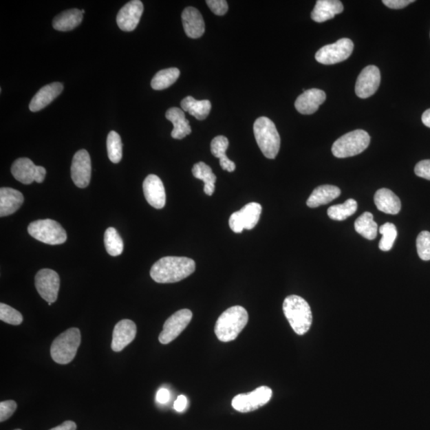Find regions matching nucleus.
<instances>
[{
  "mask_svg": "<svg viewBox=\"0 0 430 430\" xmlns=\"http://www.w3.org/2000/svg\"><path fill=\"white\" fill-rule=\"evenodd\" d=\"M195 270V262L185 257H164L151 267V277L160 284L179 282Z\"/></svg>",
  "mask_w": 430,
  "mask_h": 430,
  "instance_id": "f257e3e1",
  "label": "nucleus"
},
{
  "mask_svg": "<svg viewBox=\"0 0 430 430\" xmlns=\"http://www.w3.org/2000/svg\"><path fill=\"white\" fill-rule=\"evenodd\" d=\"M248 321L249 315L245 308L233 306L217 319L215 327V335L222 342L235 341L244 330Z\"/></svg>",
  "mask_w": 430,
  "mask_h": 430,
  "instance_id": "f03ea898",
  "label": "nucleus"
},
{
  "mask_svg": "<svg viewBox=\"0 0 430 430\" xmlns=\"http://www.w3.org/2000/svg\"><path fill=\"white\" fill-rule=\"evenodd\" d=\"M283 311L297 335H305L310 330L312 323L311 308L302 297L296 295L286 297L283 303Z\"/></svg>",
  "mask_w": 430,
  "mask_h": 430,
  "instance_id": "7ed1b4c3",
  "label": "nucleus"
},
{
  "mask_svg": "<svg viewBox=\"0 0 430 430\" xmlns=\"http://www.w3.org/2000/svg\"><path fill=\"white\" fill-rule=\"evenodd\" d=\"M254 133L258 147L268 159H275L281 147L280 135L272 121L261 116L256 120Z\"/></svg>",
  "mask_w": 430,
  "mask_h": 430,
  "instance_id": "20e7f679",
  "label": "nucleus"
},
{
  "mask_svg": "<svg viewBox=\"0 0 430 430\" xmlns=\"http://www.w3.org/2000/svg\"><path fill=\"white\" fill-rule=\"evenodd\" d=\"M80 344V330L76 327L69 328L55 338L50 347V355L55 363L65 365L74 361Z\"/></svg>",
  "mask_w": 430,
  "mask_h": 430,
  "instance_id": "39448f33",
  "label": "nucleus"
},
{
  "mask_svg": "<svg viewBox=\"0 0 430 430\" xmlns=\"http://www.w3.org/2000/svg\"><path fill=\"white\" fill-rule=\"evenodd\" d=\"M371 138L366 131L358 129L350 131L333 144L332 154L337 158H352L361 154L370 144Z\"/></svg>",
  "mask_w": 430,
  "mask_h": 430,
  "instance_id": "423d86ee",
  "label": "nucleus"
},
{
  "mask_svg": "<svg viewBox=\"0 0 430 430\" xmlns=\"http://www.w3.org/2000/svg\"><path fill=\"white\" fill-rule=\"evenodd\" d=\"M28 230L34 239L48 245H61L67 240L63 227L52 219L34 221L28 226Z\"/></svg>",
  "mask_w": 430,
  "mask_h": 430,
  "instance_id": "0eeeda50",
  "label": "nucleus"
},
{
  "mask_svg": "<svg viewBox=\"0 0 430 430\" xmlns=\"http://www.w3.org/2000/svg\"><path fill=\"white\" fill-rule=\"evenodd\" d=\"M272 396L270 387H260L250 393L237 394L233 398L232 407L241 413L255 411L269 402Z\"/></svg>",
  "mask_w": 430,
  "mask_h": 430,
  "instance_id": "6e6552de",
  "label": "nucleus"
},
{
  "mask_svg": "<svg viewBox=\"0 0 430 430\" xmlns=\"http://www.w3.org/2000/svg\"><path fill=\"white\" fill-rule=\"evenodd\" d=\"M353 50L354 43L352 40L344 38L319 50L315 58L321 64L334 65L347 60L351 56Z\"/></svg>",
  "mask_w": 430,
  "mask_h": 430,
  "instance_id": "1a4fd4ad",
  "label": "nucleus"
},
{
  "mask_svg": "<svg viewBox=\"0 0 430 430\" xmlns=\"http://www.w3.org/2000/svg\"><path fill=\"white\" fill-rule=\"evenodd\" d=\"M262 207L257 202H250L235 213H233L229 219L230 229L240 234L244 230L254 229L259 222Z\"/></svg>",
  "mask_w": 430,
  "mask_h": 430,
  "instance_id": "9d476101",
  "label": "nucleus"
},
{
  "mask_svg": "<svg viewBox=\"0 0 430 430\" xmlns=\"http://www.w3.org/2000/svg\"><path fill=\"white\" fill-rule=\"evenodd\" d=\"M14 178L23 184H32L33 182L41 184L45 180L47 171L41 166L35 165L32 160L19 158L12 166Z\"/></svg>",
  "mask_w": 430,
  "mask_h": 430,
  "instance_id": "9b49d317",
  "label": "nucleus"
},
{
  "mask_svg": "<svg viewBox=\"0 0 430 430\" xmlns=\"http://www.w3.org/2000/svg\"><path fill=\"white\" fill-rule=\"evenodd\" d=\"M192 316L193 314L189 310H181L174 313L164 323L163 331L159 336L160 342L162 344H169L175 340L189 326Z\"/></svg>",
  "mask_w": 430,
  "mask_h": 430,
  "instance_id": "f8f14e48",
  "label": "nucleus"
},
{
  "mask_svg": "<svg viewBox=\"0 0 430 430\" xmlns=\"http://www.w3.org/2000/svg\"><path fill=\"white\" fill-rule=\"evenodd\" d=\"M35 287L43 299L48 303H54L58 299L60 288L58 273L50 269L39 270L35 276Z\"/></svg>",
  "mask_w": 430,
  "mask_h": 430,
  "instance_id": "ddd939ff",
  "label": "nucleus"
},
{
  "mask_svg": "<svg viewBox=\"0 0 430 430\" xmlns=\"http://www.w3.org/2000/svg\"><path fill=\"white\" fill-rule=\"evenodd\" d=\"M380 83V70L376 65H368L358 75L356 84V94L359 98H370L376 94Z\"/></svg>",
  "mask_w": 430,
  "mask_h": 430,
  "instance_id": "4468645a",
  "label": "nucleus"
},
{
  "mask_svg": "<svg viewBox=\"0 0 430 430\" xmlns=\"http://www.w3.org/2000/svg\"><path fill=\"white\" fill-rule=\"evenodd\" d=\"M92 173L91 159L87 151L79 150L74 156L72 165V178L79 189L88 186Z\"/></svg>",
  "mask_w": 430,
  "mask_h": 430,
  "instance_id": "2eb2a0df",
  "label": "nucleus"
},
{
  "mask_svg": "<svg viewBox=\"0 0 430 430\" xmlns=\"http://www.w3.org/2000/svg\"><path fill=\"white\" fill-rule=\"evenodd\" d=\"M144 12V5L140 0H133L120 10L116 23L124 32H133L138 27Z\"/></svg>",
  "mask_w": 430,
  "mask_h": 430,
  "instance_id": "dca6fc26",
  "label": "nucleus"
},
{
  "mask_svg": "<svg viewBox=\"0 0 430 430\" xmlns=\"http://www.w3.org/2000/svg\"><path fill=\"white\" fill-rule=\"evenodd\" d=\"M145 199L156 209L164 208L166 204V193L163 182L158 175H149L143 183Z\"/></svg>",
  "mask_w": 430,
  "mask_h": 430,
  "instance_id": "f3484780",
  "label": "nucleus"
},
{
  "mask_svg": "<svg viewBox=\"0 0 430 430\" xmlns=\"http://www.w3.org/2000/svg\"><path fill=\"white\" fill-rule=\"evenodd\" d=\"M136 336V325L133 321L122 320L116 323L111 344L112 350L120 352L134 341Z\"/></svg>",
  "mask_w": 430,
  "mask_h": 430,
  "instance_id": "a211bd4d",
  "label": "nucleus"
},
{
  "mask_svg": "<svg viewBox=\"0 0 430 430\" xmlns=\"http://www.w3.org/2000/svg\"><path fill=\"white\" fill-rule=\"evenodd\" d=\"M326 94L319 89H311L305 91L295 103L296 109L301 114L311 115L315 114L320 105L325 103Z\"/></svg>",
  "mask_w": 430,
  "mask_h": 430,
  "instance_id": "6ab92c4d",
  "label": "nucleus"
},
{
  "mask_svg": "<svg viewBox=\"0 0 430 430\" xmlns=\"http://www.w3.org/2000/svg\"><path fill=\"white\" fill-rule=\"evenodd\" d=\"M63 90V85L60 83H54L45 85L39 92L34 95L29 105V109L32 112L39 111L47 107L48 105L58 97Z\"/></svg>",
  "mask_w": 430,
  "mask_h": 430,
  "instance_id": "aec40b11",
  "label": "nucleus"
},
{
  "mask_svg": "<svg viewBox=\"0 0 430 430\" xmlns=\"http://www.w3.org/2000/svg\"><path fill=\"white\" fill-rule=\"evenodd\" d=\"M185 33L189 38L199 39L205 32L204 20L202 14L195 8H185L182 14Z\"/></svg>",
  "mask_w": 430,
  "mask_h": 430,
  "instance_id": "412c9836",
  "label": "nucleus"
},
{
  "mask_svg": "<svg viewBox=\"0 0 430 430\" xmlns=\"http://www.w3.org/2000/svg\"><path fill=\"white\" fill-rule=\"evenodd\" d=\"M23 201L21 192L10 187H2L0 189V216L14 214L23 205Z\"/></svg>",
  "mask_w": 430,
  "mask_h": 430,
  "instance_id": "4be33fe9",
  "label": "nucleus"
},
{
  "mask_svg": "<svg viewBox=\"0 0 430 430\" xmlns=\"http://www.w3.org/2000/svg\"><path fill=\"white\" fill-rule=\"evenodd\" d=\"M343 12V5L338 0H318L311 14L313 21L323 23Z\"/></svg>",
  "mask_w": 430,
  "mask_h": 430,
  "instance_id": "5701e85b",
  "label": "nucleus"
},
{
  "mask_svg": "<svg viewBox=\"0 0 430 430\" xmlns=\"http://www.w3.org/2000/svg\"><path fill=\"white\" fill-rule=\"evenodd\" d=\"M374 204L378 211L388 215H397L401 211V201L391 190L382 189L374 195Z\"/></svg>",
  "mask_w": 430,
  "mask_h": 430,
  "instance_id": "b1692460",
  "label": "nucleus"
},
{
  "mask_svg": "<svg viewBox=\"0 0 430 430\" xmlns=\"http://www.w3.org/2000/svg\"><path fill=\"white\" fill-rule=\"evenodd\" d=\"M166 118L173 124L174 129L171 131V138L182 140L191 133L189 121L186 119L183 110L179 108H171L166 113Z\"/></svg>",
  "mask_w": 430,
  "mask_h": 430,
  "instance_id": "393cba45",
  "label": "nucleus"
},
{
  "mask_svg": "<svg viewBox=\"0 0 430 430\" xmlns=\"http://www.w3.org/2000/svg\"><path fill=\"white\" fill-rule=\"evenodd\" d=\"M341 193V189L336 186L322 185L318 186L308 199L307 205L311 208H315V207L330 204V202L338 198Z\"/></svg>",
  "mask_w": 430,
  "mask_h": 430,
  "instance_id": "a878e982",
  "label": "nucleus"
},
{
  "mask_svg": "<svg viewBox=\"0 0 430 430\" xmlns=\"http://www.w3.org/2000/svg\"><path fill=\"white\" fill-rule=\"evenodd\" d=\"M83 14L77 8L67 10L59 14L53 20V28L59 32H69L79 26L82 23Z\"/></svg>",
  "mask_w": 430,
  "mask_h": 430,
  "instance_id": "bb28decb",
  "label": "nucleus"
},
{
  "mask_svg": "<svg viewBox=\"0 0 430 430\" xmlns=\"http://www.w3.org/2000/svg\"><path fill=\"white\" fill-rule=\"evenodd\" d=\"M229 147V140L224 136H216L211 141V153L216 158L219 159V164L222 169L228 172L235 171L236 166L234 162L231 161L226 155V150Z\"/></svg>",
  "mask_w": 430,
  "mask_h": 430,
  "instance_id": "cd10ccee",
  "label": "nucleus"
},
{
  "mask_svg": "<svg viewBox=\"0 0 430 430\" xmlns=\"http://www.w3.org/2000/svg\"><path fill=\"white\" fill-rule=\"evenodd\" d=\"M181 107L196 119L202 120L208 116L211 103L208 100H198L189 96L181 101Z\"/></svg>",
  "mask_w": 430,
  "mask_h": 430,
  "instance_id": "c85d7f7f",
  "label": "nucleus"
},
{
  "mask_svg": "<svg viewBox=\"0 0 430 430\" xmlns=\"http://www.w3.org/2000/svg\"><path fill=\"white\" fill-rule=\"evenodd\" d=\"M192 173L196 179L204 182V192L207 195H213L215 190L216 175L212 171L210 166L200 162L194 165Z\"/></svg>",
  "mask_w": 430,
  "mask_h": 430,
  "instance_id": "c756f323",
  "label": "nucleus"
},
{
  "mask_svg": "<svg viewBox=\"0 0 430 430\" xmlns=\"http://www.w3.org/2000/svg\"><path fill=\"white\" fill-rule=\"evenodd\" d=\"M355 229L359 235L368 240H374L377 237L378 225L374 221V217L370 212H365L359 216L355 222Z\"/></svg>",
  "mask_w": 430,
  "mask_h": 430,
  "instance_id": "7c9ffc66",
  "label": "nucleus"
},
{
  "mask_svg": "<svg viewBox=\"0 0 430 430\" xmlns=\"http://www.w3.org/2000/svg\"><path fill=\"white\" fill-rule=\"evenodd\" d=\"M180 72L177 68L162 69L151 80V88L155 90H163L173 85L180 78Z\"/></svg>",
  "mask_w": 430,
  "mask_h": 430,
  "instance_id": "2f4dec72",
  "label": "nucleus"
},
{
  "mask_svg": "<svg viewBox=\"0 0 430 430\" xmlns=\"http://www.w3.org/2000/svg\"><path fill=\"white\" fill-rule=\"evenodd\" d=\"M357 206L356 200L352 199L347 200L343 204L330 207V209L327 210V215L333 220L343 221L356 213Z\"/></svg>",
  "mask_w": 430,
  "mask_h": 430,
  "instance_id": "473e14b6",
  "label": "nucleus"
},
{
  "mask_svg": "<svg viewBox=\"0 0 430 430\" xmlns=\"http://www.w3.org/2000/svg\"><path fill=\"white\" fill-rule=\"evenodd\" d=\"M105 245L108 254L113 257L119 256L124 250V242L114 227H109L105 233Z\"/></svg>",
  "mask_w": 430,
  "mask_h": 430,
  "instance_id": "72a5a7b5",
  "label": "nucleus"
},
{
  "mask_svg": "<svg viewBox=\"0 0 430 430\" xmlns=\"http://www.w3.org/2000/svg\"><path fill=\"white\" fill-rule=\"evenodd\" d=\"M109 158L114 164H118L122 159L123 144L120 136L115 131H111L107 138Z\"/></svg>",
  "mask_w": 430,
  "mask_h": 430,
  "instance_id": "f704fd0d",
  "label": "nucleus"
},
{
  "mask_svg": "<svg viewBox=\"0 0 430 430\" xmlns=\"http://www.w3.org/2000/svg\"><path fill=\"white\" fill-rule=\"evenodd\" d=\"M379 232L383 236L379 241V249L385 252L391 250L398 235L396 226L391 222H387L379 228Z\"/></svg>",
  "mask_w": 430,
  "mask_h": 430,
  "instance_id": "c9c22d12",
  "label": "nucleus"
},
{
  "mask_svg": "<svg viewBox=\"0 0 430 430\" xmlns=\"http://www.w3.org/2000/svg\"><path fill=\"white\" fill-rule=\"evenodd\" d=\"M0 320L12 325H19L23 321L21 313L6 303H0Z\"/></svg>",
  "mask_w": 430,
  "mask_h": 430,
  "instance_id": "e433bc0d",
  "label": "nucleus"
},
{
  "mask_svg": "<svg viewBox=\"0 0 430 430\" xmlns=\"http://www.w3.org/2000/svg\"><path fill=\"white\" fill-rule=\"evenodd\" d=\"M417 250L420 258L423 261L430 260V233L422 231L417 239Z\"/></svg>",
  "mask_w": 430,
  "mask_h": 430,
  "instance_id": "4c0bfd02",
  "label": "nucleus"
},
{
  "mask_svg": "<svg viewBox=\"0 0 430 430\" xmlns=\"http://www.w3.org/2000/svg\"><path fill=\"white\" fill-rule=\"evenodd\" d=\"M17 409V404L13 400L0 402V422H3L13 416Z\"/></svg>",
  "mask_w": 430,
  "mask_h": 430,
  "instance_id": "58836bf2",
  "label": "nucleus"
},
{
  "mask_svg": "<svg viewBox=\"0 0 430 430\" xmlns=\"http://www.w3.org/2000/svg\"><path fill=\"white\" fill-rule=\"evenodd\" d=\"M211 12L217 15H224L228 12V4L225 0H207L206 2Z\"/></svg>",
  "mask_w": 430,
  "mask_h": 430,
  "instance_id": "ea45409f",
  "label": "nucleus"
},
{
  "mask_svg": "<svg viewBox=\"0 0 430 430\" xmlns=\"http://www.w3.org/2000/svg\"><path fill=\"white\" fill-rule=\"evenodd\" d=\"M414 172L418 177L430 180V160L420 161L416 166Z\"/></svg>",
  "mask_w": 430,
  "mask_h": 430,
  "instance_id": "a19ab883",
  "label": "nucleus"
},
{
  "mask_svg": "<svg viewBox=\"0 0 430 430\" xmlns=\"http://www.w3.org/2000/svg\"><path fill=\"white\" fill-rule=\"evenodd\" d=\"M413 2V0H383V3L389 8L402 9Z\"/></svg>",
  "mask_w": 430,
  "mask_h": 430,
  "instance_id": "79ce46f5",
  "label": "nucleus"
},
{
  "mask_svg": "<svg viewBox=\"0 0 430 430\" xmlns=\"http://www.w3.org/2000/svg\"><path fill=\"white\" fill-rule=\"evenodd\" d=\"M170 391L168 389L161 388L156 394V401L160 404H165L170 400Z\"/></svg>",
  "mask_w": 430,
  "mask_h": 430,
  "instance_id": "37998d69",
  "label": "nucleus"
},
{
  "mask_svg": "<svg viewBox=\"0 0 430 430\" xmlns=\"http://www.w3.org/2000/svg\"><path fill=\"white\" fill-rule=\"evenodd\" d=\"M187 406V398L184 396H180L174 403V409L177 412H183Z\"/></svg>",
  "mask_w": 430,
  "mask_h": 430,
  "instance_id": "c03bdc74",
  "label": "nucleus"
},
{
  "mask_svg": "<svg viewBox=\"0 0 430 430\" xmlns=\"http://www.w3.org/2000/svg\"><path fill=\"white\" fill-rule=\"evenodd\" d=\"M77 429V424L72 421H65L62 424L57 427H54L50 430H76Z\"/></svg>",
  "mask_w": 430,
  "mask_h": 430,
  "instance_id": "a18cd8bd",
  "label": "nucleus"
},
{
  "mask_svg": "<svg viewBox=\"0 0 430 430\" xmlns=\"http://www.w3.org/2000/svg\"><path fill=\"white\" fill-rule=\"evenodd\" d=\"M422 123L427 126V127L430 128V109L424 111V114L422 116Z\"/></svg>",
  "mask_w": 430,
  "mask_h": 430,
  "instance_id": "49530a36",
  "label": "nucleus"
},
{
  "mask_svg": "<svg viewBox=\"0 0 430 430\" xmlns=\"http://www.w3.org/2000/svg\"><path fill=\"white\" fill-rule=\"evenodd\" d=\"M82 12H83V14H84V13H85V11H84V10H82Z\"/></svg>",
  "mask_w": 430,
  "mask_h": 430,
  "instance_id": "de8ad7c7",
  "label": "nucleus"
},
{
  "mask_svg": "<svg viewBox=\"0 0 430 430\" xmlns=\"http://www.w3.org/2000/svg\"><path fill=\"white\" fill-rule=\"evenodd\" d=\"M15 430H21V429H15Z\"/></svg>",
  "mask_w": 430,
  "mask_h": 430,
  "instance_id": "09e8293b",
  "label": "nucleus"
}]
</instances>
